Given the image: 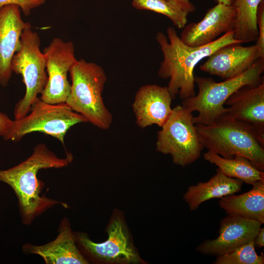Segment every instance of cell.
<instances>
[{"label":"cell","instance_id":"cell-4","mask_svg":"<svg viewBox=\"0 0 264 264\" xmlns=\"http://www.w3.org/2000/svg\"><path fill=\"white\" fill-rule=\"evenodd\" d=\"M264 59H258L240 75L217 83L211 77L195 76L198 92L194 97L182 100V106L198 115L193 117L195 124H211L228 113L224 107L227 99L241 88L256 85L263 79Z\"/></svg>","mask_w":264,"mask_h":264},{"label":"cell","instance_id":"cell-5","mask_svg":"<svg viewBox=\"0 0 264 264\" xmlns=\"http://www.w3.org/2000/svg\"><path fill=\"white\" fill-rule=\"evenodd\" d=\"M69 72L72 83L65 103L95 126L109 129L113 117L102 98L107 80L104 70L95 63L80 59L76 60Z\"/></svg>","mask_w":264,"mask_h":264},{"label":"cell","instance_id":"cell-1","mask_svg":"<svg viewBox=\"0 0 264 264\" xmlns=\"http://www.w3.org/2000/svg\"><path fill=\"white\" fill-rule=\"evenodd\" d=\"M167 33V36L158 32L155 36L163 56L158 75L161 78L170 79L167 88L173 99L177 94L182 100L196 95L194 69L201 60L223 46L242 43L234 39L233 31L199 47H192L184 44L173 26L168 28Z\"/></svg>","mask_w":264,"mask_h":264},{"label":"cell","instance_id":"cell-29","mask_svg":"<svg viewBox=\"0 0 264 264\" xmlns=\"http://www.w3.org/2000/svg\"><path fill=\"white\" fill-rule=\"evenodd\" d=\"M236 0H216L218 3H221L226 5H233Z\"/></svg>","mask_w":264,"mask_h":264},{"label":"cell","instance_id":"cell-10","mask_svg":"<svg viewBox=\"0 0 264 264\" xmlns=\"http://www.w3.org/2000/svg\"><path fill=\"white\" fill-rule=\"evenodd\" d=\"M43 52L48 79L40 98L51 104L66 103L71 89L67 73L77 60L74 44L71 42L55 38Z\"/></svg>","mask_w":264,"mask_h":264},{"label":"cell","instance_id":"cell-16","mask_svg":"<svg viewBox=\"0 0 264 264\" xmlns=\"http://www.w3.org/2000/svg\"><path fill=\"white\" fill-rule=\"evenodd\" d=\"M227 114L233 118L250 124L264 136V81L241 88L226 101Z\"/></svg>","mask_w":264,"mask_h":264},{"label":"cell","instance_id":"cell-15","mask_svg":"<svg viewBox=\"0 0 264 264\" xmlns=\"http://www.w3.org/2000/svg\"><path fill=\"white\" fill-rule=\"evenodd\" d=\"M172 100L167 87L155 84L141 87L132 105L137 125L142 128L153 125L161 128L172 113Z\"/></svg>","mask_w":264,"mask_h":264},{"label":"cell","instance_id":"cell-26","mask_svg":"<svg viewBox=\"0 0 264 264\" xmlns=\"http://www.w3.org/2000/svg\"><path fill=\"white\" fill-rule=\"evenodd\" d=\"M14 120L4 113L0 111V136L3 138L7 134L13 125Z\"/></svg>","mask_w":264,"mask_h":264},{"label":"cell","instance_id":"cell-27","mask_svg":"<svg viewBox=\"0 0 264 264\" xmlns=\"http://www.w3.org/2000/svg\"><path fill=\"white\" fill-rule=\"evenodd\" d=\"M179 5L189 13L195 11V5L189 0H170Z\"/></svg>","mask_w":264,"mask_h":264},{"label":"cell","instance_id":"cell-21","mask_svg":"<svg viewBox=\"0 0 264 264\" xmlns=\"http://www.w3.org/2000/svg\"><path fill=\"white\" fill-rule=\"evenodd\" d=\"M263 0H236L233 4L236 11L233 38L241 43L256 42L258 29L257 9Z\"/></svg>","mask_w":264,"mask_h":264},{"label":"cell","instance_id":"cell-3","mask_svg":"<svg viewBox=\"0 0 264 264\" xmlns=\"http://www.w3.org/2000/svg\"><path fill=\"white\" fill-rule=\"evenodd\" d=\"M195 126L203 148L227 158L235 155L244 157L264 172V136L250 124L227 113L211 124Z\"/></svg>","mask_w":264,"mask_h":264},{"label":"cell","instance_id":"cell-25","mask_svg":"<svg viewBox=\"0 0 264 264\" xmlns=\"http://www.w3.org/2000/svg\"><path fill=\"white\" fill-rule=\"evenodd\" d=\"M45 0H0V9L8 5L18 6L25 16L30 14L32 9L43 4Z\"/></svg>","mask_w":264,"mask_h":264},{"label":"cell","instance_id":"cell-8","mask_svg":"<svg viewBox=\"0 0 264 264\" xmlns=\"http://www.w3.org/2000/svg\"><path fill=\"white\" fill-rule=\"evenodd\" d=\"M193 117L192 112L177 105L157 132L156 150L171 155L173 163L183 167L198 159L204 148L198 140Z\"/></svg>","mask_w":264,"mask_h":264},{"label":"cell","instance_id":"cell-18","mask_svg":"<svg viewBox=\"0 0 264 264\" xmlns=\"http://www.w3.org/2000/svg\"><path fill=\"white\" fill-rule=\"evenodd\" d=\"M243 183L239 179L226 176L218 168L216 174L207 181L190 186L183 195V199L193 211L207 200L240 192Z\"/></svg>","mask_w":264,"mask_h":264},{"label":"cell","instance_id":"cell-19","mask_svg":"<svg viewBox=\"0 0 264 264\" xmlns=\"http://www.w3.org/2000/svg\"><path fill=\"white\" fill-rule=\"evenodd\" d=\"M252 188L243 194L223 197L219 201L220 207L227 215H233L264 223V181H257Z\"/></svg>","mask_w":264,"mask_h":264},{"label":"cell","instance_id":"cell-12","mask_svg":"<svg viewBox=\"0 0 264 264\" xmlns=\"http://www.w3.org/2000/svg\"><path fill=\"white\" fill-rule=\"evenodd\" d=\"M236 19V11L233 5L218 3L207 11L201 21L185 25L179 38L190 46L205 45L221 34L233 31Z\"/></svg>","mask_w":264,"mask_h":264},{"label":"cell","instance_id":"cell-13","mask_svg":"<svg viewBox=\"0 0 264 264\" xmlns=\"http://www.w3.org/2000/svg\"><path fill=\"white\" fill-rule=\"evenodd\" d=\"M241 44H228L217 49L208 57L200 69L224 80L240 75L259 59L256 44L243 46Z\"/></svg>","mask_w":264,"mask_h":264},{"label":"cell","instance_id":"cell-2","mask_svg":"<svg viewBox=\"0 0 264 264\" xmlns=\"http://www.w3.org/2000/svg\"><path fill=\"white\" fill-rule=\"evenodd\" d=\"M73 159L67 153L60 158L44 144L36 146L32 154L19 164L6 170H0V181L9 185L18 199L22 222L30 224L34 218L55 204L64 203L41 195L44 183L37 178L43 169L61 168Z\"/></svg>","mask_w":264,"mask_h":264},{"label":"cell","instance_id":"cell-24","mask_svg":"<svg viewBox=\"0 0 264 264\" xmlns=\"http://www.w3.org/2000/svg\"><path fill=\"white\" fill-rule=\"evenodd\" d=\"M258 29V38L256 45L258 50L259 59H264V0H263L259 5L256 17Z\"/></svg>","mask_w":264,"mask_h":264},{"label":"cell","instance_id":"cell-20","mask_svg":"<svg viewBox=\"0 0 264 264\" xmlns=\"http://www.w3.org/2000/svg\"><path fill=\"white\" fill-rule=\"evenodd\" d=\"M203 158L217 166L228 177L239 179L250 185L257 181H264V172L257 169L244 157L235 155L232 158H227L208 150L204 154Z\"/></svg>","mask_w":264,"mask_h":264},{"label":"cell","instance_id":"cell-23","mask_svg":"<svg viewBox=\"0 0 264 264\" xmlns=\"http://www.w3.org/2000/svg\"><path fill=\"white\" fill-rule=\"evenodd\" d=\"M213 264H264V255L255 250L254 240L226 254L217 256Z\"/></svg>","mask_w":264,"mask_h":264},{"label":"cell","instance_id":"cell-11","mask_svg":"<svg viewBox=\"0 0 264 264\" xmlns=\"http://www.w3.org/2000/svg\"><path fill=\"white\" fill-rule=\"evenodd\" d=\"M262 224L240 216L227 215L220 222L219 236L203 241L196 248L202 255L219 256L254 240Z\"/></svg>","mask_w":264,"mask_h":264},{"label":"cell","instance_id":"cell-17","mask_svg":"<svg viewBox=\"0 0 264 264\" xmlns=\"http://www.w3.org/2000/svg\"><path fill=\"white\" fill-rule=\"evenodd\" d=\"M22 250L26 254L40 256L46 264H87L88 261L76 245L74 233L66 218L60 223L55 240L42 245L25 243Z\"/></svg>","mask_w":264,"mask_h":264},{"label":"cell","instance_id":"cell-14","mask_svg":"<svg viewBox=\"0 0 264 264\" xmlns=\"http://www.w3.org/2000/svg\"><path fill=\"white\" fill-rule=\"evenodd\" d=\"M20 8L8 5L0 9V85L6 87L13 73L11 62L20 46L23 30L31 25L21 17Z\"/></svg>","mask_w":264,"mask_h":264},{"label":"cell","instance_id":"cell-22","mask_svg":"<svg viewBox=\"0 0 264 264\" xmlns=\"http://www.w3.org/2000/svg\"><path fill=\"white\" fill-rule=\"evenodd\" d=\"M132 6L139 10H148L165 15L178 28H183L189 13L170 0H132Z\"/></svg>","mask_w":264,"mask_h":264},{"label":"cell","instance_id":"cell-7","mask_svg":"<svg viewBox=\"0 0 264 264\" xmlns=\"http://www.w3.org/2000/svg\"><path fill=\"white\" fill-rule=\"evenodd\" d=\"M87 122L85 117L72 110L66 103L51 104L38 97L25 116L14 120L3 139L17 142L27 134L40 132L55 137L64 144L65 135L72 126Z\"/></svg>","mask_w":264,"mask_h":264},{"label":"cell","instance_id":"cell-6","mask_svg":"<svg viewBox=\"0 0 264 264\" xmlns=\"http://www.w3.org/2000/svg\"><path fill=\"white\" fill-rule=\"evenodd\" d=\"M40 37L31 26L23 30L20 47L11 62L12 71L22 75L25 86L24 96L14 108V120L20 119L29 112L47 83L45 60L40 49Z\"/></svg>","mask_w":264,"mask_h":264},{"label":"cell","instance_id":"cell-9","mask_svg":"<svg viewBox=\"0 0 264 264\" xmlns=\"http://www.w3.org/2000/svg\"><path fill=\"white\" fill-rule=\"evenodd\" d=\"M107 240L93 242L82 232L74 233L76 242L94 260L104 263L135 264L143 261L134 247L123 216L115 211L107 228Z\"/></svg>","mask_w":264,"mask_h":264},{"label":"cell","instance_id":"cell-28","mask_svg":"<svg viewBox=\"0 0 264 264\" xmlns=\"http://www.w3.org/2000/svg\"><path fill=\"white\" fill-rule=\"evenodd\" d=\"M254 242L255 246L259 248H262L264 246V227L260 228L255 239Z\"/></svg>","mask_w":264,"mask_h":264}]
</instances>
